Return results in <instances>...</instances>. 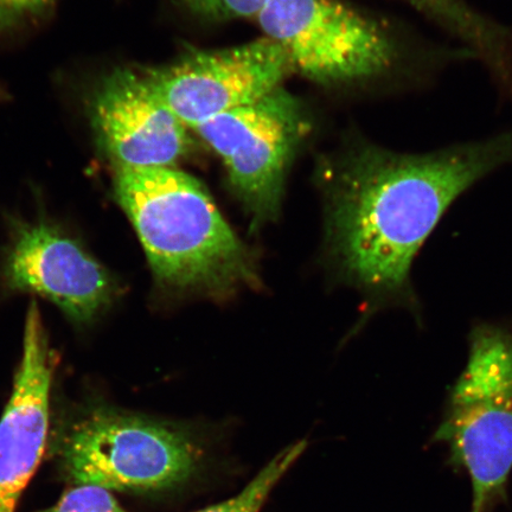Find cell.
<instances>
[{
    "label": "cell",
    "instance_id": "1",
    "mask_svg": "<svg viewBox=\"0 0 512 512\" xmlns=\"http://www.w3.org/2000/svg\"><path fill=\"white\" fill-rule=\"evenodd\" d=\"M512 164V131L424 153L357 144L339 163L332 230L358 283L409 293L415 256L446 211L467 190Z\"/></svg>",
    "mask_w": 512,
    "mask_h": 512
},
{
    "label": "cell",
    "instance_id": "2",
    "mask_svg": "<svg viewBox=\"0 0 512 512\" xmlns=\"http://www.w3.org/2000/svg\"><path fill=\"white\" fill-rule=\"evenodd\" d=\"M256 19L294 72L322 85L387 81L409 91L452 63L476 60L469 50L435 46L343 0H268Z\"/></svg>",
    "mask_w": 512,
    "mask_h": 512
},
{
    "label": "cell",
    "instance_id": "3",
    "mask_svg": "<svg viewBox=\"0 0 512 512\" xmlns=\"http://www.w3.org/2000/svg\"><path fill=\"white\" fill-rule=\"evenodd\" d=\"M113 187L160 283L226 292L254 279L246 247L196 178L175 168H114Z\"/></svg>",
    "mask_w": 512,
    "mask_h": 512
},
{
    "label": "cell",
    "instance_id": "4",
    "mask_svg": "<svg viewBox=\"0 0 512 512\" xmlns=\"http://www.w3.org/2000/svg\"><path fill=\"white\" fill-rule=\"evenodd\" d=\"M434 441L448 448V464L479 489L509 483L512 471V335L480 325L470 338L466 367L453 387Z\"/></svg>",
    "mask_w": 512,
    "mask_h": 512
},
{
    "label": "cell",
    "instance_id": "5",
    "mask_svg": "<svg viewBox=\"0 0 512 512\" xmlns=\"http://www.w3.org/2000/svg\"><path fill=\"white\" fill-rule=\"evenodd\" d=\"M61 458L64 472L76 485L155 491L187 482L197 470L200 453L178 428L100 409L70 430Z\"/></svg>",
    "mask_w": 512,
    "mask_h": 512
},
{
    "label": "cell",
    "instance_id": "6",
    "mask_svg": "<svg viewBox=\"0 0 512 512\" xmlns=\"http://www.w3.org/2000/svg\"><path fill=\"white\" fill-rule=\"evenodd\" d=\"M226 166L229 182L255 224L274 219L285 178L304 133L296 99L283 87L252 105L192 128Z\"/></svg>",
    "mask_w": 512,
    "mask_h": 512
},
{
    "label": "cell",
    "instance_id": "7",
    "mask_svg": "<svg viewBox=\"0 0 512 512\" xmlns=\"http://www.w3.org/2000/svg\"><path fill=\"white\" fill-rule=\"evenodd\" d=\"M292 72L284 49L265 36L238 47L195 51L145 76L164 104L192 130L265 98Z\"/></svg>",
    "mask_w": 512,
    "mask_h": 512
},
{
    "label": "cell",
    "instance_id": "8",
    "mask_svg": "<svg viewBox=\"0 0 512 512\" xmlns=\"http://www.w3.org/2000/svg\"><path fill=\"white\" fill-rule=\"evenodd\" d=\"M89 118L96 143L114 168H174L189 149V127L146 79L115 69L95 87Z\"/></svg>",
    "mask_w": 512,
    "mask_h": 512
},
{
    "label": "cell",
    "instance_id": "9",
    "mask_svg": "<svg viewBox=\"0 0 512 512\" xmlns=\"http://www.w3.org/2000/svg\"><path fill=\"white\" fill-rule=\"evenodd\" d=\"M4 275L10 288L40 294L79 323L99 315L114 294L106 268L78 241L44 222L18 228Z\"/></svg>",
    "mask_w": 512,
    "mask_h": 512
},
{
    "label": "cell",
    "instance_id": "10",
    "mask_svg": "<svg viewBox=\"0 0 512 512\" xmlns=\"http://www.w3.org/2000/svg\"><path fill=\"white\" fill-rule=\"evenodd\" d=\"M53 370L40 309L31 302L21 366L0 419V512H15L46 450Z\"/></svg>",
    "mask_w": 512,
    "mask_h": 512
},
{
    "label": "cell",
    "instance_id": "11",
    "mask_svg": "<svg viewBox=\"0 0 512 512\" xmlns=\"http://www.w3.org/2000/svg\"><path fill=\"white\" fill-rule=\"evenodd\" d=\"M458 41L488 70L499 92H512V27L467 0H402Z\"/></svg>",
    "mask_w": 512,
    "mask_h": 512
},
{
    "label": "cell",
    "instance_id": "12",
    "mask_svg": "<svg viewBox=\"0 0 512 512\" xmlns=\"http://www.w3.org/2000/svg\"><path fill=\"white\" fill-rule=\"evenodd\" d=\"M305 448V441L287 447L275 456L240 494L197 512H260L275 485L302 456Z\"/></svg>",
    "mask_w": 512,
    "mask_h": 512
},
{
    "label": "cell",
    "instance_id": "13",
    "mask_svg": "<svg viewBox=\"0 0 512 512\" xmlns=\"http://www.w3.org/2000/svg\"><path fill=\"white\" fill-rule=\"evenodd\" d=\"M38 512H127L111 492L94 485H76L49 509Z\"/></svg>",
    "mask_w": 512,
    "mask_h": 512
},
{
    "label": "cell",
    "instance_id": "14",
    "mask_svg": "<svg viewBox=\"0 0 512 512\" xmlns=\"http://www.w3.org/2000/svg\"><path fill=\"white\" fill-rule=\"evenodd\" d=\"M194 14L229 21V19L258 17L268 0H182Z\"/></svg>",
    "mask_w": 512,
    "mask_h": 512
},
{
    "label": "cell",
    "instance_id": "15",
    "mask_svg": "<svg viewBox=\"0 0 512 512\" xmlns=\"http://www.w3.org/2000/svg\"><path fill=\"white\" fill-rule=\"evenodd\" d=\"M55 0H0V34L40 17Z\"/></svg>",
    "mask_w": 512,
    "mask_h": 512
}]
</instances>
